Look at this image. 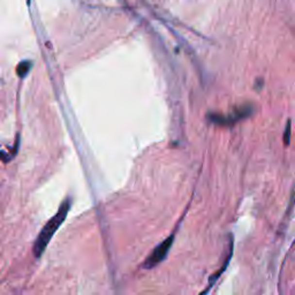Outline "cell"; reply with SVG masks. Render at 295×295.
I'll list each match as a JSON object with an SVG mask.
<instances>
[{"label": "cell", "mask_w": 295, "mask_h": 295, "mask_svg": "<svg viewBox=\"0 0 295 295\" xmlns=\"http://www.w3.org/2000/svg\"><path fill=\"white\" fill-rule=\"evenodd\" d=\"M70 204H72V199L70 198H67L66 201L61 203L57 213L45 224L41 232H39L33 247V253L35 255V257H41L42 254L44 253L48 245L50 244L51 239L53 238L54 233L57 232L58 229L61 226V224L66 219L67 214L69 212Z\"/></svg>", "instance_id": "obj_1"}, {"label": "cell", "mask_w": 295, "mask_h": 295, "mask_svg": "<svg viewBox=\"0 0 295 295\" xmlns=\"http://www.w3.org/2000/svg\"><path fill=\"white\" fill-rule=\"evenodd\" d=\"M173 240L174 235L172 234L171 236H168L167 239L164 240L161 245L157 246V247L153 249L151 255H150V256L147 258L146 262H144V269H152V267L161 264L163 261L165 260L166 256H167L168 251H170L172 247V244H173Z\"/></svg>", "instance_id": "obj_2"}, {"label": "cell", "mask_w": 295, "mask_h": 295, "mask_svg": "<svg viewBox=\"0 0 295 295\" xmlns=\"http://www.w3.org/2000/svg\"><path fill=\"white\" fill-rule=\"evenodd\" d=\"M291 133H292V121H291V119H288L287 124H286V127H285V131H284L285 146H288L291 142Z\"/></svg>", "instance_id": "obj_3"}]
</instances>
